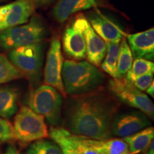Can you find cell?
<instances>
[{
    "label": "cell",
    "instance_id": "603a6c76",
    "mask_svg": "<svg viewBox=\"0 0 154 154\" xmlns=\"http://www.w3.org/2000/svg\"><path fill=\"white\" fill-rule=\"evenodd\" d=\"M154 63L152 61L145 59H136L133 61L131 68L127 72L125 77L130 82L136 77L142 75L153 73Z\"/></svg>",
    "mask_w": 154,
    "mask_h": 154
},
{
    "label": "cell",
    "instance_id": "9c48e42d",
    "mask_svg": "<svg viewBox=\"0 0 154 154\" xmlns=\"http://www.w3.org/2000/svg\"><path fill=\"white\" fill-rule=\"evenodd\" d=\"M36 8L32 0H15L0 6V32L27 22Z\"/></svg>",
    "mask_w": 154,
    "mask_h": 154
},
{
    "label": "cell",
    "instance_id": "7c38bea8",
    "mask_svg": "<svg viewBox=\"0 0 154 154\" xmlns=\"http://www.w3.org/2000/svg\"><path fill=\"white\" fill-rule=\"evenodd\" d=\"M81 25L86 44V57L94 66H99L106 52V44L96 33L86 17L81 14Z\"/></svg>",
    "mask_w": 154,
    "mask_h": 154
},
{
    "label": "cell",
    "instance_id": "4dcf8cb0",
    "mask_svg": "<svg viewBox=\"0 0 154 154\" xmlns=\"http://www.w3.org/2000/svg\"><path fill=\"white\" fill-rule=\"evenodd\" d=\"M149 151L147 152L146 154H154V148H153V140L151 142V145L149 146Z\"/></svg>",
    "mask_w": 154,
    "mask_h": 154
},
{
    "label": "cell",
    "instance_id": "e0dca14e",
    "mask_svg": "<svg viewBox=\"0 0 154 154\" xmlns=\"http://www.w3.org/2000/svg\"><path fill=\"white\" fill-rule=\"evenodd\" d=\"M19 90L11 86H0V117L10 119L18 109Z\"/></svg>",
    "mask_w": 154,
    "mask_h": 154
},
{
    "label": "cell",
    "instance_id": "7a4b0ae2",
    "mask_svg": "<svg viewBox=\"0 0 154 154\" xmlns=\"http://www.w3.org/2000/svg\"><path fill=\"white\" fill-rule=\"evenodd\" d=\"M61 77L66 94L79 95L91 91L103 82L104 76L88 61L66 60Z\"/></svg>",
    "mask_w": 154,
    "mask_h": 154
},
{
    "label": "cell",
    "instance_id": "cb8c5ba5",
    "mask_svg": "<svg viewBox=\"0 0 154 154\" xmlns=\"http://www.w3.org/2000/svg\"><path fill=\"white\" fill-rule=\"evenodd\" d=\"M49 136L61 147L63 154H78L73 149L66 136V129L63 128H51Z\"/></svg>",
    "mask_w": 154,
    "mask_h": 154
},
{
    "label": "cell",
    "instance_id": "9a60e30c",
    "mask_svg": "<svg viewBox=\"0 0 154 154\" xmlns=\"http://www.w3.org/2000/svg\"><path fill=\"white\" fill-rule=\"evenodd\" d=\"M82 140L99 154H131L124 139L107 138L97 140L81 136Z\"/></svg>",
    "mask_w": 154,
    "mask_h": 154
},
{
    "label": "cell",
    "instance_id": "8992f818",
    "mask_svg": "<svg viewBox=\"0 0 154 154\" xmlns=\"http://www.w3.org/2000/svg\"><path fill=\"white\" fill-rule=\"evenodd\" d=\"M9 61L22 76L31 82H38L41 76L43 49L42 42L23 46L9 51Z\"/></svg>",
    "mask_w": 154,
    "mask_h": 154
},
{
    "label": "cell",
    "instance_id": "d4e9b609",
    "mask_svg": "<svg viewBox=\"0 0 154 154\" xmlns=\"http://www.w3.org/2000/svg\"><path fill=\"white\" fill-rule=\"evenodd\" d=\"M66 136L73 149L78 154H99L82 140L81 136H76L66 130Z\"/></svg>",
    "mask_w": 154,
    "mask_h": 154
},
{
    "label": "cell",
    "instance_id": "ba28073f",
    "mask_svg": "<svg viewBox=\"0 0 154 154\" xmlns=\"http://www.w3.org/2000/svg\"><path fill=\"white\" fill-rule=\"evenodd\" d=\"M63 63L60 41L58 37H54L47 52L44 71V82L46 85L52 86L60 92L63 97H66V94L64 91L61 77Z\"/></svg>",
    "mask_w": 154,
    "mask_h": 154
},
{
    "label": "cell",
    "instance_id": "ac0fdd59",
    "mask_svg": "<svg viewBox=\"0 0 154 154\" xmlns=\"http://www.w3.org/2000/svg\"><path fill=\"white\" fill-rule=\"evenodd\" d=\"M154 128L150 126L139 131L136 134L124 138L128 146L131 154H139L147 151L153 140Z\"/></svg>",
    "mask_w": 154,
    "mask_h": 154
},
{
    "label": "cell",
    "instance_id": "ffe728a7",
    "mask_svg": "<svg viewBox=\"0 0 154 154\" xmlns=\"http://www.w3.org/2000/svg\"><path fill=\"white\" fill-rule=\"evenodd\" d=\"M133 61V55L128 42L126 38H123L119 45L117 60V71L119 78L126 76L127 72L131 68Z\"/></svg>",
    "mask_w": 154,
    "mask_h": 154
},
{
    "label": "cell",
    "instance_id": "4fadbf2b",
    "mask_svg": "<svg viewBox=\"0 0 154 154\" xmlns=\"http://www.w3.org/2000/svg\"><path fill=\"white\" fill-rule=\"evenodd\" d=\"M133 57L153 59L154 54V29L129 34L127 36Z\"/></svg>",
    "mask_w": 154,
    "mask_h": 154
},
{
    "label": "cell",
    "instance_id": "f546056e",
    "mask_svg": "<svg viewBox=\"0 0 154 154\" xmlns=\"http://www.w3.org/2000/svg\"><path fill=\"white\" fill-rule=\"evenodd\" d=\"M146 92L149 94L150 96L152 97H154V86H153V82H152V84L150 85V86L146 90Z\"/></svg>",
    "mask_w": 154,
    "mask_h": 154
},
{
    "label": "cell",
    "instance_id": "5b68a950",
    "mask_svg": "<svg viewBox=\"0 0 154 154\" xmlns=\"http://www.w3.org/2000/svg\"><path fill=\"white\" fill-rule=\"evenodd\" d=\"M27 103L32 110L44 116L50 124H59L62 96L56 88L46 84L40 86L31 92Z\"/></svg>",
    "mask_w": 154,
    "mask_h": 154
},
{
    "label": "cell",
    "instance_id": "8fae6325",
    "mask_svg": "<svg viewBox=\"0 0 154 154\" xmlns=\"http://www.w3.org/2000/svg\"><path fill=\"white\" fill-rule=\"evenodd\" d=\"M63 51L75 60H82L86 57V44L81 25V14L70 23L63 32L62 37Z\"/></svg>",
    "mask_w": 154,
    "mask_h": 154
},
{
    "label": "cell",
    "instance_id": "1f68e13d",
    "mask_svg": "<svg viewBox=\"0 0 154 154\" xmlns=\"http://www.w3.org/2000/svg\"><path fill=\"white\" fill-rule=\"evenodd\" d=\"M2 1V0H0V2H1Z\"/></svg>",
    "mask_w": 154,
    "mask_h": 154
},
{
    "label": "cell",
    "instance_id": "3957f363",
    "mask_svg": "<svg viewBox=\"0 0 154 154\" xmlns=\"http://www.w3.org/2000/svg\"><path fill=\"white\" fill-rule=\"evenodd\" d=\"M47 33L43 22L34 16L28 23L0 32V47L10 51L16 48L42 42Z\"/></svg>",
    "mask_w": 154,
    "mask_h": 154
},
{
    "label": "cell",
    "instance_id": "30bf717a",
    "mask_svg": "<svg viewBox=\"0 0 154 154\" xmlns=\"http://www.w3.org/2000/svg\"><path fill=\"white\" fill-rule=\"evenodd\" d=\"M150 125L145 113L140 111H127L115 116L111 125L112 134L126 138L136 134Z\"/></svg>",
    "mask_w": 154,
    "mask_h": 154
},
{
    "label": "cell",
    "instance_id": "52a82bcc",
    "mask_svg": "<svg viewBox=\"0 0 154 154\" xmlns=\"http://www.w3.org/2000/svg\"><path fill=\"white\" fill-rule=\"evenodd\" d=\"M109 91L119 101L137 109L153 119L154 106L148 96L135 86L125 76L113 78L109 83Z\"/></svg>",
    "mask_w": 154,
    "mask_h": 154
},
{
    "label": "cell",
    "instance_id": "277c9868",
    "mask_svg": "<svg viewBox=\"0 0 154 154\" xmlns=\"http://www.w3.org/2000/svg\"><path fill=\"white\" fill-rule=\"evenodd\" d=\"M13 136L22 143H30L49 137V133L44 116L23 106L15 116Z\"/></svg>",
    "mask_w": 154,
    "mask_h": 154
},
{
    "label": "cell",
    "instance_id": "6da1fadb",
    "mask_svg": "<svg viewBox=\"0 0 154 154\" xmlns=\"http://www.w3.org/2000/svg\"><path fill=\"white\" fill-rule=\"evenodd\" d=\"M119 104L102 90L74 95L65 108V121L72 134L92 139L110 138Z\"/></svg>",
    "mask_w": 154,
    "mask_h": 154
},
{
    "label": "cell",
    "instance_id": "f1b7e54d",
    "mask_svg": "<svg viewBox=\"0 0 154 154\" xmlns=\"http://www.w3.org/2000/svg\"><path fill=\"white\" fill-rule=\"evenodd\" d=\"M5 154H20V153H19V151L16 149V148L13 147V146H9Z\"/></svg>",
    "mask_w": 154,
    "mask_h": 154
},
{
    "label": "cell",
    "instance_id": "2e32d148",
    "mask_svg": "<svg viewBox=\"0 0 154 154\" xmlns=\"http://www.w3.org/2000/svg\"><path fill=\"white\" fill-rule=\"evenodd\" d=\"M96 0H59L53 9L56 20L62 23L71 15L96 7Z\"/></svg>",
    "mask_w": 154,
    "mask_h": 154
},
{
    "label": "cell",
    "instance_id": "5bb4252c",
    "mask_svg": "<svg viewBox=\"0 0 154 154\" xmlns=\"http://www.w3.org/2000/svg\"><path fill=\"white\" fill-rule=\"evenodd\" d=\"M88 19L93 29L105 42L119 43L124 38L122 29L101 13L90 15Z\"/></svg>",
    "mask_w": 154,
    "mask_h": 154
},
{
    "label": "cell",
    "instance_id": "83f0119b",
    "mask_svg": "<svg viewBox=\"0 0 154 154\" xmlns=\"http://www.w3.org/2000/svg\"><path fill=\"white\" fill-rule=\"evenodd\" d=\"M33 2L36 7H44L52 3L54 0H32Z\"/></svg>",
    "mask_w": 154,
    "mask_h": 154
},
{
    "label": "cell",
    "instance_id": "44dd1931",
    "mask_svg": "<svg viewBox=\"0 0 154 154\" xmlns=\"http://www.w3.org/2000/svg\"><path fill=\"white\" fill-rule=\"evenodd\" d=\"M22 76L8 58L0 53V85L18 79Z\"/></svg>",
    "mask_w": 154,
    "mask_h": 154
},
{
    "label": "cell",
    "instance_id": "4316f807",
    "mask_svg": "<svg viewBox=\"0 0 154 154\" xmlns=\"http://www.w3.org/2000/svg\"><path fill=\"white\" fill-rule=\"evenodd\" d=\"M153 82V73H149L136 77L131 82L140 91H146Z\"/></svg>",
    "mask_w": 154,
    "mask_h": 154
},
{
    "label": "cell",
    "instance_id": "d6986e66",
    "mask_svg": "<svg viewBox=\"0 0 154 154\" xmlns=\"http://www.w3.org/2000/svg\"><path fill=\"white\" fill-rule=\"evenodd\" d=\"M106 58L101 63V67L106 73L113 78H119L117 71V60H118L119 43L106 42Z\"/></svg>",
    "mask_w": 154,
    "mask_h": 154
},
{
    "label": "cell",
    "instance_id": "7402d4cb",
    "mask_svg": "<svg viewBox=\"0 0 154 154\" xmlns=\"http://www.w3.org/2000/svg\"><path fill=\"white\" fill-rule=\"evenodd\" d=\"M27 154H63L61 147L55 141L45 139L36 140L29 146Z\"/></svg>",
    "mask_w": 154,
    "mask_h": 154
},
{
    "label": "cell",
    "instance_id": "484cf974",
    "mask_svg": "<svg viewBox=\"0 0 154 154\" xmlns=\"http://www.w3.org/2000/svg\"><path fill=\"white\" fill-rule=\"evenodd\" d=\"M13 138L12 125L5 119L0 117V143L8 141Z\"/></svg>",
    "mask_w": 154,
    "mask_h": 154
}]
</instances>
